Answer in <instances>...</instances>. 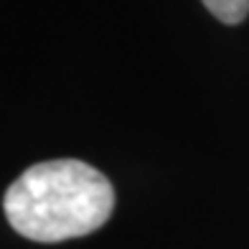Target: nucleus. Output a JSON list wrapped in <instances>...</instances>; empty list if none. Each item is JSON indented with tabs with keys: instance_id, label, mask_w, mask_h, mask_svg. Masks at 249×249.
Returning a JSON list of instances; mask_svg holds the SVG:
<instances>
[{
	"instance_id": "nucleus-1",
	"label": "nucleus",
	"mask_w": 249,
	"mask_h": 249,
	"mask_svg": "<svg viewBox=\"0 0 249 249\" xmlns=\"http://www.w3.org/2000/svg\"><path fill=\"white\" fill-rule=\"evenodd\" d=\"M115 209V188L89 163H36L20 173L3 196L13 229L31 242H64L105 226Z\"/></svg>"
},
{
	"instance_id": "nucleus-2",
	"label": "nucleus",
	"mask_w": 249,
	"mask_h": 249,
	"mask_svg": "<svg viewBox=\"0 0 249 249\" xmlns=\"http://www.w3.org/2000/svg\"><path fill=\"white\" fill-rule=\"evenodd\" d=\"M203 5L226 26H236L249 16V0H203Z\"/></svg>"
}]
</instances>
